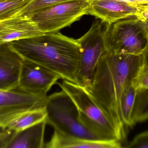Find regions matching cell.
Returning <instances> with one entry per match:
<instances>
[{"instance_id": "obj_1", "label": "cell", "mask_w": 148, "mask_h": 148, "mask_svg": "<svg viewBox=\"0 0 148 148\" xmlns=\"http://www.w3.org/2000/svg\"><path fill=\"white\" fill-rule=\"evenodd\" d=\"M143 63V54L106 53L98 62L90 83L84 87L114 123L122 140L124 125L121 110L122 94L134 82Z\"/></svg>"}, {"instance_id": "obj_2", "label": "cell", "mask_w": 148, "mask_h": 148, "mask_svg": "<svg viewBox=\"0 0 148 148\" xmlns=\"http://www.w3.org/2000/svg\"><path fill=\"white\" fill-rule=\"evenodd\" d=\"M8 44L23 60L40 64L59 75L61 79L77 84L80 57L77 40L58 32H49Z\"/></svg>"}, {"instance_id": "obj_3", "label": "cell", "mask_w": 148, "mask_h": 148, "mask_svg": "<svg viewBox=\"0 0 148 148\" xmlns=\"http://www.w3.org/2000/svg\"><path fill=\"white\" fill-rule=\"evenodd\" d=\"M56 84L73 102L78 111L80 123L98 140L121 141L112 121L84 87L66 80Z\"/></svg>"}, {"instance_id": "obj_4", "label": "cell", "mask_w": 148, "mask_h": 148, "mask_svg": "<svg viewBox=\"0 0 148 148\" xmlns=\"http://www.w3.org/2000/svg\"><path fill=\"white\" fill-rule=\"evenodd\" d=\"M103 34L109 54L140 55L148 47V31L145 23L135 17L106 23Z\"/></svg>"}, {"instance_id": "obj_5", "label": "cell", "mask_w": 148, "mask_h": 148, "mask_svg": "<svg viewBox=\"0 0 148 148\" xmlns=\"http://www.w3.org/2000/svg\"><path fill=\"white\" fill-rule=\"evenodd\" d=\"M45 107L47 124L54 130L83 139L99 140L80 123L75 105L62 89L47 96Z\"/></svg>"}, {"instance_id": "obj_6", "label": "cell", "mask_w": 148, "mask_h": 148, "mask_svg": "<svg viewBox=\"0 0 148 148\" xmlns=\"http://www.w3.org/2000/svg\"><path fill=\"white\" fill-rule=\"evenodd\" d=\"M103 23L98 20L94 21L88 31L77 40L80 45V57L77 84L83 87L90 83L98 62L107 53Z\"/></svg>"}, {"instance_id": "obj_7", "label": "cell", "mask_w": 148, "mask_h": 148, "mask_svg": "<svg viewBox=\"0 0 148 148\" xmlns=\"http://www.w3.org/2000/svg\"><path fill=\"white\" fill-rule=\"evenodd\" d=\"M89 0H73L41 10L30 18L42 33L58 32L89 14Z\"/></svg>"}, {"instance_id": "obj_8", "label": "cell", "mask_w": 148, "mask_h": 148, "mask_svg": "<svg viewBox=\"0 0 148 148\" xmlns=\"http://www.w3.org/2000/svg\"><path fill=\"white\" fill-rule=\"evenodd\" d=\"M47 97L17 89L9 91L0 90V140L3 148L13 134L7 131L9 124L27 111L45 107Z\"/></svg>"}, {"instance_id": "obj_9", "label": "cell", "mask_w": 148, "mask_h": 148, "mask_svg": "<svg viewBox=\"0 0 148 148\" xmlns=\"http://www.w3.org/2000/svg\"><path fill=\"white\" fill-rule=\"evenodd\" d=\"M61 77L48 69L30 61L23 60L19 83L16 89L46 97Z\"/></svg>"}, {"instance_id": "obj_10", "label": "cell", "mask_w": 148, "mask_h": 148, "mask_svg": "<svg viewBox=\"0 0 148 148\" xmlns=\"http://www.w3.org/2000/svg\"><path fill=\"white\" fill-rule=\"evenodd\" d=\"M89 14L112 23L121 19L136 17L139 5L120 0H89Z\"/></svg>"}, {"instance_id": "obj_11", "label": "cell", "mask_w": 148, "mask_h": 148, "mask_svg": "<svg viewBox=\"0 0 148 148\" xmlns=\"http://www.w3.org/2000/svg\"><path fill=\"white\" fill-rule=\"evenodd\" d=\"M23 61L8 43L0 46V90L9 91L17 88Z\"/></svg>"}, {"instance_id": "obj_12", "label": "cell", "mask_w": 148, "mask_h": 148, "mask_svg": "<svg viewBox=\"0 0 148 148\" xmlns=\"http://www.w3.org/2000/svg\"><path fill=\"white\" fill-rule=\"evenodd\" d=\"M42 34L30 17H14L0 22V46Z\"/></svg>"}, {"instance_id": "obj_13", "label": "cell", "mask_w": 148, "mask_h": 148, "mask_svg": "<svg viewBox=\"0 0 148 148\" xmlns=\"http://www.w3.org/2000/svg\"><path fill=\"white\" fill-rule=\"evenodd\" d=\"M121 141L117 140H90L69 135L54 130L49 141L45 143L47 148H120Z\"/></svg>"}, {"instance_id": "obj_14", "label": "cell", "mask_w": 148, "mask_h": 148, "mask_svg": "<svg viewBox=\"0 0 148 148\" xmlns=\"http://www.w3.org/2000/svg\"><path fill=\"white\" fill-rule=\"evenodd\" d=\"M46 120L17 133H13L5 148H44Z\"/></svg>"}, {"instance_id": "obj_15", "label": "cell", "mask_w": 148, "mask_h": 148, "mask_svg": "<svg viewBox=\"0 0 148 148\" xmlns=\"http://www.w3.org/2000/svg\"><path fill=\"white\" fill-rule=\"evenodd\" d=\"M45 107L27 111L11 122L7 127L8 133H17L46 120Z\"/></svg>"}, {"instance_id": "obj_16", "label": "cell", "mask_w": 148, "mask_h": 148, "mask_svg": "<svg viewBox=\"0 0 148 148\" xmlns=\"http://www.w3.org/2000/svg\"><path fill=\"white\" fill-rule=\"evenodd\" d=\"M136 93V89L133 82L127 85L123 92L121 98V110L125 126L132 127L134 125L132 120V113Z\"/></svg>"}, {"instance_id": "obj_17", "label": "cell", "mask_w": 148, "mask_h": 148, "mask_svg": "<svg viewBox=\"0 0 148 148\" xmlns=\"http://www.w3.org/2000/svg\"><path fill=\"white\" fill-rule=\"evenodd\" d=\"M132 120L134 125L148 120V89H136Z\"/></svg>"}, {"instance_id": "obj_18", "label": "cell", "mask_w": 148, "mask_h": 148, "mask_svg": "<svg viewBox=\"0 0 148 148\" xmlns=\"http://www.w3.org/2000/svg\"><path fill=\"white\" fill-rule=\"evenodd\" d=\"M32 0H0V22L19 14Z\"/></svg>"}, {"instance_id": "obj_19", "label": "cell", "mask_w": 148, "mask_h": 148, "mask_svg": "<svg viewBox=\"0 0 148 148\" xmlns=\"http://www.w3.org/2000/svg\"><path fill=\"white\" fill-rule=\"evenodd\" d=\"M70 1L73 0H32L16 16H20L30 17L35 13L43 9L55 4Z\"/></svg>"}, {"instance_id": "obj_20", "label": "cell", "mask_w": 148, "mask_h": 148, "mask_svg": "<svg viewBox=\"0 0 148 148\" xmlns=\"http://www.w3.org/2000/svg\"><path fill=\"white\" fill-rule=\"evenodd\" d=\"M133 83L136 89H148V67L142 66Z\"/></svg>"}, {"instance_id": "obj_21", "label": "cell", "mask_w": 148, "mask_h": 148, "mask_svg": "<svg viewBox=\"0 0 148 148\" xmlns=\"http://www.w3.org/2000/svg\"><path fill=\"white\" fill-rule=\"evenodd\" d=\"M126 147L148 148V131L137 135L128 144Z\"/></svg>"}, {"instance_id": "obj_22", "label": "cell", "mask_w": 148, "mask_h": 148, "mask_svg": "<svg viewBox=\"0 0 148 148\" xmlns=\"http://www.w3.org/2000/svg\"><path fill=\"white\" fill-rule=\"evenodd\" d=\"M139 11L136 17L144 21L148 19V4H140Z\"/></svg>"}, {"instance_id": "obj_23", "label": "cell", "mask_w": 148, "mask_h": 148, "mask_svg": "<svg viewBox=\"0 0 148 148\" xmlns=\"http://www.w3.org/2000/svg\"><path fill=\"white\" fill-rule=\"evenodd\" d=\"M143 66L148 67V47L143 54Z\"/></svg>"}, {"instance_id": "obj_24", "label": "cell", "mask_w": 148, "mask_h": 148, "mask_svg": "<svg viewBox=\"0 0 148 148\" xmlns=\"http://www.w3.org/2000/svg\"><path fill=\"white\" fill-rule=\"evenodd\" d=\"M144 23H145V25H146V27H147V29L148 31V19H147L146 21H144Z\"/></svg>"}, {"instance_id": "obj_25", "label": "cell", "mask_w": 148, "mask_h": 148, "mask_svg": "<svg viewBox=\"0 0 148 148\" xmlns=\"http://www.w3.org/2000/svg\"><path fill=\"white\" fill-rule=\"evenodd\" d=\"M0 148H3V144L2 142L0 140Z\"/></svg>"}]
</instances>
